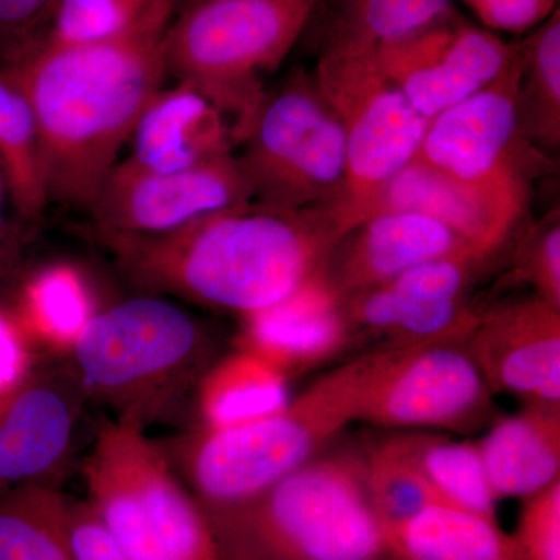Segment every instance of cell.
I'll list each match as a JSON object with an SVG mask.
<instances>
[{"label": "cell", "instance_id": "1", "mask_svg": "<svg viewBox=\"0 0 560 560\" xmlns=\"http://www.w3.org/2000/svg\"><path fill=\"white\" fill-rule=\"evenodd\" d=\"M175 5L176 0H158L114 38L77 46L25 40L0 54V70L35 114L50 200L91 208L121 147L162 90Z\"/></svg>", "mask_w": 560, "mask_h": 560}, {"label": "cell", "instance_id": "2", "mask_svg": "<svg viewBox=\"0 0 560 560\" xmlns=\"http://www.w3.org/2000/svg\"><path fill=\"white\" fill-rule=\"evenodd\" d=\"M120 270L147 293L248 316L324 271L331 243L276 206H245L153 237L98 234Z\"/></svg>", "mask_w": 560, "mask_h": 560}, {"label": "cell", "instance_id": "3", "mask_svg": "<svg viewBox=\"0 0 560 560\" xmlns=\"http://www.w3.org/2000/svg\"><path fill=\"white\" fill-rule=\"evenodd\" d=\"M385 353V348L368 350L334 368L268 418L221 430L194 425L160 442L161 448L198 503L224 506L253 499L355 422Z\"/></svg>", "mask_w": 560, "mask_h": 560}, {"label": "cell", "instance_id": "4", "mask_svg": "<svg viewBox=\"0 0 560 560\" xmlns=\"http://www.w3.org/2000/svg\"><path fill=\"white\" fill-rule=\"evenodd\" d=\"M220 355L201 319L153 293L98 308L66 353L90 404L145 431L180 416Z\"/></svg>", "mask_w": 560, "mask_h": 560}, {"label": "cell", "instance_id": "5", "mask_svg": "<svg viewBox=\"0 0 560 560\" xmlns=\"http://www.w3.org/2000/svg\"><path fill=\"white\" fill-rule=\"evenodd\" d=\"M200 508L224 560H383L389 555L385 529L364 492L359 445L320 452L253 499Z\"/></svg>", "mask_w": 560, "mask_h": 560}, {"label": "cell", "instance_id": "6", "mask_svg": "<svg viewBox=\"0 0 560 560\" xmlns=\"http://www.w3.org/2000/svg\"><path fill=\"white\" fill-rule=\"evenodd\" d=\"M81 475L128 560H224L200 504L145 430L103 420Z\"/></svg>", "mask_w": 560, "mask_h": 560}, {"label": "cell", "instance_id": "7", "mask_svg": "<svg viewBox=\"0 0 560 560\" xmlns=\"http://www.w3.org/2000/svg\"><path fill=\"white\" fill-rule=\"evenodd\" d=\"M316 0H191L165 35L167 73L224 109L259 106L250 84L278 65L307 24Z\"/></svg>", "mask_w": 560, "mask_h": 560}, {"label": "cell", "instance_id": "8", "mask_svg": "<svg viewBox=\"0 0 560 560\" xmlns=\"http://www.w3.org/2000/svg\"><path fill=\"white\" fill-rule=\"evenodd\" d=\"M499 418L493 393L464 342L386 348L357 420L390 431L470 434Z\"/></svg>", "mask_w": 560, "mask_h": 560}, {"label": "cell", "instance_id": "9", "mask_svg": "<svg viewBox=\"0 0 560 560\" xmlns=\"http://www.w3.org/2000/svg\"><path fill=\"white\" fill-rule=\"evenodd\" d=\"M254 194L242 162L219 158L176 172H151L120 162L91 205L98 234L153 237L241 208Z\"/></svg>", "mask_w": 560, "mask_h": 560}, {"label": "cell", "instance_id": "10", "mask_svg": "<svg viewBox=\"0 0 560 560\" xmlns=\"http://www.w3.org/2000/svg\"><path fill=\"white\" fill-rule=\"evenodd\" d=\"M88 405L68 357L38 353L0 394V488L31 482L60 488Z\"/></svg>", "mask_w": 560, "mask_h": 560}, {"label": "cell", "instance_id": "11", "mask_svg": "<svg viewBox=\"0 0 560 560\" xmlns=\"http://www.w3.org/2000/svg\"><path fill=\"white\" fill-rule=\"evenodd\" d=\"M327 77L345 83L346 183L371 208L386 183L418 160L429 119L383 72L375 50H330Z\"/></svg>", "mask_w": 560, "mask_h": 560}, {"label": "cell", "instance_id": "12", "mask_svg": "<svg viewBox=\"0 0 560 560\" xmlns=\"http://www.w3.org/2000/svg\"><path fill=\"white\" fill-rule=\"evenodd\" d=\"M254 191L280 198L294 190L331 187L346 179L345 121L304 86L280 91L259 105L249 124Z\"/></svg>", "mask_w": 560, "mask_h": 560}, {"label": "cell", "instance_id": "13", "mask_svg": "<svg viewBox=\"0 0 560 560\" xmlns=\"http://www.w3.org/2000/svg\"><path fill=\"white\" fill-rule=\"evenodd\" d=\"M438 22L375 50L385 75L429 120L495 83L515 65L510 47L492 33L438 27Z\"/></svg>", "mask_w": 560, "mask_h": 560}, {"label": "cell", "instance_id": "14", "mask_svg": "<svg viewBox=\"0 0 560 560\" xmlns=\"http://www.w3.org/2000/svg\"><path fill=\"white\" fill-rule=\"evenodd\" d=\"M492 393L560 401V307L537 296L481 312L466 341Z\"/></svg>", "mask_w": 560, "mask_h": 560}, {"label": "cell", "instance_id": "15", "mask_svg": "<svg viewBox=\"0 0 560 560\" xmlns=\"http://www.w3.org/2000/svg\"><path fill=\"white\" fill-rule=\"evenodd\" d=\"M512 68L430 119L418 160L475 189L510 194L504 160L518 127L517 72Z\"/></svg>", "mask_w": 560, "mask_h": 560}, {"label": "cell", "instance_id": "16", "mask_svg": "<svg viewBox=\"0 0 560 560\" xmlns=\"http://www.w3.org/2000/svg\"><path fill=\"white\" fill-rule=\"evenodd\" d=\"M353 340L345 300L323 271L278 304L243 316L234 346L290 378L340 355Z\"/></svg>", "mask_w": 560, "mask_h": 560}, {"label": "cell", "instance_id": "17", "mask_svg": "<svg viewBox=\"0 0 560 560\" xmlns=\"http://www.w3.org/2000/svg\"><path fill=\"white\" fill-rule=\"evenodd\" d=\"M361 224L359 235L324 265V275L342 300L386 285L423 261L458 253L485 256L451 228L422 213L381 210Z\"/></svg>", "mask_w": 560, "mask_h": 560}, {"label": "cell", "instance_id": "18", "mask_svg": "<svg viewBox=\"0 0 560 560\" xmlns=\"http://www.w3.org/2000/svg\"><path fill=\"white\" fill-rule=\"evenodd\" d=\"M226 109L206 92L179 81L161 90L132 131L128 161L151 172H176L230 156Z\"/></svg>", "mask_w": 560, "mask_h": 560}, {"label": "cell", "instance_id": "19", "mask_svg": "<svg viewBox=\"0 0 560 560\" xmlns=\"http://www.w3.org/2000/svg\"><path fill=\"white\" fill-rule=\"evenodd\" d=\"M378 208L408 210L441 221L485 256L500 245L514 217L508 212L511 202L506 191L475 189L419 160L383 186L370 209Z\"/></svg>", "mask_w": 560, "mask_h": 560}, {"label": "cell", "instance_id": "20", "mask_svg": "<svg viewBox=\"0 0 560 560\" xmlns=\"http://www.w3.org/2000/svg\"><path fill=\"white\" fill-rule=\"evenodd\" d=\"M497 499H526L560 480V401H526L478 442Z\"/></svg>", "mask_w": 560, "mask_h": 560}, {"label": "cell", "instance_id": "21", "mask_svg": "<svg viewBox=\"0 0 560 560\" xmlns=\"http://www.w3.org/2000/svg\"><path fill=\"white\" fill-rule=\"evenodd\" d=\"M353 334L381 338V348H411L434 342H464L481 312L463 301H429L389 285L361 291L345 300Z\"/></svg>", "mask_w": 560, "mask_h": 560}, {"label": "cell", "instance_id": "22", "mask_svg": "<svg viewBox=\"0 0 560 560\" xmlns=\"http://www.w3.org/2000/svg\"><path fill=\"white\" fill-rule=\"evenodd\" d=\"M9 305L36 352L57 355L72 349L98 312L90 280L65 261L22 279Z\"/></svg>", "mask_w": 560, "mask_h": 560}, {"label": "cell", "instance_id": "23", "mask_svg": "<svg viewBox=\"0 0 560 560\" xmlns=\"http://www.w3.org/2000/svg\"><path fill=\"white\" fill-rule=\"evenodd\" d=\"M291 401L289 377L256 353L232 350L220 355L194 396L197 427L231 429L268 418Z\"/></svg>", "mask_w": 560, "mask_h": 560}, {"label": "cell", "instance_id": "24", "mask_svg": "<svg viewBox=\"0 0 560 560\" xmlns=\"http://www.w3.org/2000/svg\"><path fill=\"white\" fill-rule=\"evenodd\" d=\"M386 539L399 560H521L497 521L448 504H431Z\"/></svg>", "mask_w": 560, "mask_h": 560}, {"label": "cell", "instance_id": "25", "mask_svg": "<svg viewBox=\"0 0 560 560\" xmlns=\"http://www.w3.org/2000/svg\"><path fill=\"white\" fill-rule=\"evenodd\" d=\"M442 504L495 521L497 499L477 444L430 431L393 433Z\"/></svg>", "mask_w": 560, "mask_h": 560}, {"label": "cell", "instance_id": "26", "mask_svg": "<svg viewBox=\"0 0 560 560\" xmlns=\"http://www.w3.org/2000/svg\"><path fill=\"white\" fill-rule=\"evenodd\" d=\"M0 560H75L69 544L68 497L58 486L0 488Z\"/></svg>", "mask_w": 560, "mask_h": 560}, {"label": "cell", "instance_id": "27", "mask_svg": "<svg viewBox=\"0 0 560 560\" xmlns=\"http://www.w3.org/2000/svg\"><path fill=\"white\" fill-rule=\"evenodd\" d=\"M0 167L18 215L35 221L49 198L38 124L24 92L0 70Z\"/></svg>", "mask_w": 560, "mask_h": 560}, {"label": "cell", "instance_id": "28", "mask_svg": "<svg viewBox=\"0 0 560 560\" xmlns=\"http://www.w3.org/2000/svg\"><path fill=\"white\" fill-rule=\"evenodd\" d=\"M361 480L385 534L441 503L394 434L359 445ZM442 504V503H441Z\"/></svg>", "mask_w": 560, "mask_h": 560}, {"label": "cell", "instance_id": "29", "mask_svg": "<svg viewBox=\"0 0 560 560\" xmlns=\"http://www.w3.org/2000/svg\"><path fill=\"white\" fill-rule=\"evenodd\" d=\"M156 2L158 0H55L38 28L21 43L33 40L49 46H77L114 38L130 31Z\"/></svg>", "mask_w": 560, "mask_h": 560}, {"label": "cell", "instance_id": "30", "mask_svg": "<svg viewBox=\"0 0 560 560\" xmlns=\"http://www.w3.org/2000/svg\"><path fill=\"white\" fill-rule=\"evenodd\" d=\"M448 7L451 0H350L352 24L338 43L377 50L436 24Z\"/></svg>", "mask_w": 560, "mask_h": 560}, {"label": "cell", "instance_id": "31", "mask_svg": "<svg viewBox=\"0 0 560 560\" xmlns=\"http://www.w3.org/2000/svg\"><path fill=\"white\" fill-rule=\"evenodd\" d=\"M486 256L458 253L423 261L390 280V289L429 301H463L471 276Z\"/></svg>", "mask_w": 560, "mask_h": 560}, {"label": "cell", "instance_id": "32", "mask_svg": "<svg viewBox=\"0 0 560 560\" xmlns=\"http://www.w3.org/2000/svg\"><path fill=\"white\" fill-rule=\"evenodd\" d=\"M511 537L521 560H560V480L523 499Z\"/></svg>", "mask_w": 560, "mask_h": 560}, {"label": "cell", "instance_id": "33", "mask_svg": "<svg viewBox=\"0 0 560 560\" xmlns=\"http://www.w3.org/2000/svg\"><path fill=\"white\" fill-rule=\"evenodd\" d=\"M486 27L522 33L547 20L556 0H463Z\"/></svg>", "mask_w": 560, "mask_h": 560}, {"label": "cell", "instance_id": "34", "mask_svg": "<svg viewBox=\"0 0 560 560\" xmlns=\"http://www.w3.org/2000/svg\"><path fill=\"white\" fill-rule=\"evenodd\" d=\"M38 353L22 330L10 305L0 301V394L20 381Z\"/></svg>", "mask_w": 560, "mask_h": 560}, {"label": "cell", "instance_id": "35", "mask_svg": "<svg viewBox=\"0 0 560 560\" xmlns=\"http://www.w3.org/2000/svg\"><path fill=\"white\" fill-rule=\"evenodd\" d=\"M534 73L548 105L559 114L560 103V21L559 11L537 35L533 47Z\"/></svg>", "mask_w": 560, "mask_h": 560}, {"label": "cell", "instance_id": "36", "mask_svg": "<svg viewBox=\"0 0 560 560\" xmlns=\"http://www.w3.org/2000/svg\"><path fill=\"white\" fill-rule=\"evenodd\" d=\"M528 278L539 296L560 307V228L559 224L541 235L529 254Z\"/></svg>", "mask_w": 560, "mask_h": 560}, {"label": "cell", "instance_id": "37", "mask_svg": "<svg viewBox=\"0 0 560 560\" xmlns=\"http://www.w3.org/2000/svg\"><path fill=\"white\" fill-rule=\"evenodd\" d=\"M55 0H0V54L38 28Z\"/></svg>", "mask_w": 560, "mask_h": 560}, {"label": "cell", "instance_id": "38", "mask_svg": "<svg viewBox=\"0 0 560 560\" xmlns=\"http://www.w3.org/2000/svg\"><path fill=\"white\" fill-rule=\"evenodd\" d=\"M10 200L9 184L0 167V278H5L16 264V245L10 234L7 221V201ZM11 202V200H10Z\"/></svg>", "mask_w": 560, "mask_h": 560}, {"label": "cell", "instance_id": "39", "mask_svg": "<svg viewBox=\"0 0 560 560\" xmlns=\"http://www.w3.org/2000/svg\"><path fill=\"white\" fill-rule=\"evenodd\" d=\"M383 560H399V559H396V558H394V556L388 555V556H386V558H385V559H383Z\"/></svg>", "mask_w": 560, "mask_h": 560}]
</instances>
